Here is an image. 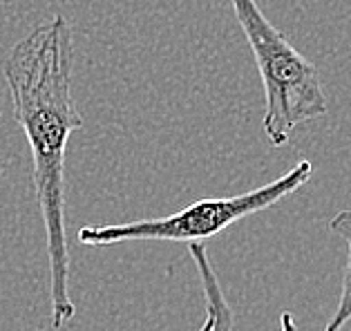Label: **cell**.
<instances>
[{"label":"cell","mask_w":351,"mask_h":331,"mask_svg":"<svg viewBox=\"0 0 351 331\" xmlns=\"http://www.w3.org/2000/svg\"><path fill=\"white\" fill-rule=\"evenodd\" d=\"M210 325H213V320H210V316L206 313V320H204V325H202V329H199V331H210Z\"/></svg>","instance_id":"obj_7"},{"label":"cell","mask_w":351,"mask_h":331,"mask_svg":"<svg viewBox=\"0 0 351 331\" xmlns=\"http://www.w3.org/2000/svg\"><path fill=\"white\" fill-rule=\"evenodd\" d=\"M311 161H300L289 173L276 182L260 186L233 197H208L197 199L191 206L175 215L159 219H139V222L110 224V226H85L79 228V242L85 246H110L121 242H186L204 244L210 237L224 233L239 219L262 213L311 180Z\"/></svg>","instance_id":"obj_3"},{"label":"cell","mask_w":351,"mask_h":331,"mask_svg":"<svg viewBox=\"0 0 351 331\" xmlns=\"http://www.w3.org/2000/svg\"><path fill=\"white\" fill-rule=\"evenodd\" d=\"M72 29L63 16L40 23L14 45L3 76L14 103V119L32 150V180L49 256L52 327L74 318L70 295V251L65 233V155L83 117L72 95Z\"/></svg>","instance_id":"obj_1"},{"label":"cell","mask_w":351,"mask_h":331,"mask_svg":"<svg viewBox=\"0 0 351 331\" xmlns=\"http://www.w3.org/2000/svg\"><path fill=\"white\" fill-rule=\"evenodd\" d=\"M235 19L251 45L264 88L262 128L271 146H285L300 123L329 112L320 74L311 61L262 14L255 0H230Z\"/></svg>","instance_id":"obj_2"},{"label":"cell","mask_w":351,"mask_h":331,"mask_svg":"<svg viewBox=\"0 0 351 331\" xmlns=\"http://www.w3.org/2000/svg\"><path fill=\"white\" fill-rule=\"evenodd\" d=\"M278 331H298L293 313H291V311H282L280 313V329Z\"/></svg>","instance_id":"obj_6"},{"label":"cell","mask_w":351,"mask_h":331,"mask_svg":"<svg viewBox=\"0 0 351 331\" xmlns=\"http://www.w3.org/2000/svg\"><path fill=\"white\" fill-rule=\"evenodd\" d=\"M0 166H3V159H0Z\"/></svg>","instance_id":"obj_8"},{"label":"cell","mask_w":351,"mask_h":331,"mask_svg":"<svg viewBox=\"0 0 351 331\" xmlns=\"http://www.w3.org/2000/svg\"><path fill=\"white\" fill-rule=\"evenodd\" d=\"M329 228L347 242V262H345V275H342V291H340L338 307L322 331H342L351 320V210H340L338 215H333Z\"/></svg>","instance_id":"obj_5"},{"label":"cell","mask_w":351,"mask_h":331,"mask_svg":"<svg viewBox=\"0 0 351 331\" xmlns=\"http://www.w3.org/2000/svg\"><path fill=\"white\" fill-rule=\"evenodd\" d=\"M188 253L197 267V273H199V282L204 289V300H206V313L210 316L213 325L210 331H233V309L226 300L224 291H221L219 278L215 273V269L210 265L208 251L204 244H188Z\"/></svg>","instance_id":"obj_4"}]
</instances>
